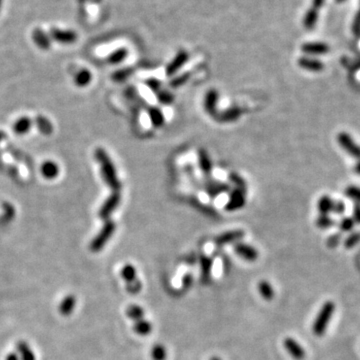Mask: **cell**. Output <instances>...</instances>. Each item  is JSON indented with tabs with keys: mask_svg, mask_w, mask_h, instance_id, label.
<instances>
[{
	"mask_svg": "<svg viewBox=\"0 0 360 360\" xmlns=\"http://www.w3.org/2000/svg\"><path fill=\"white\" fill-rule=\"evenodd\" d=\"M190 76H191V74L189 72H184V73H182V74L174 77L172 80H170V83L169 84L173 88H178V87L184 85L189 80Z\"/></svg>",
	"mask_w": 360,
	"mask_h": 360,
	"instance_id": "cell-41",
	"label": "cell"
},
{
	"mask_svg": "<svg viewBox=\"0 0 360 360\" xmlns=\"http://www.w3.org/2000/svg\"><path fill=\"white\" fill-rule=\"evenodd\" d=\"M354 220L352 219V217H344L340 220L339 222V228L340 230L343 232H348L351 231L353 227H354Z\"/></svg>",
	"mask_w": 360,
	"mask_h": 360,
	"instance_id": "cell-42",
	"label": "cell"
},
{
	"mask_svg": "<svg viewBox=\"0 0 360 360\" xmlns=\"http://www.w3.org/2000/svg\"><path fill=\"white\" fill-rule=\"evenodd\" d=\"M115 223L114 221L108 219L105 221L103 227L101 228V230L99 231L90 243V249L93 252H98L100 251L105 244L107 243V241L109 240V238L113 235L114 231H115Z\"/></svg>",
	"mask_w": 360,
	"mask_h": 360,
	"instance_id": "cell-3",
	"label": "cell"
},
{
	"mask_svg": "<svg viewBox=\"0 0 360 360\" xmlns=\"http://www.w3.org/2000/svg\"><path fill=\"white\" fill-rule=\"evenodd\" d=\"M242 114V111L239 107L237 106H233L228 108L224 111L218 112L216 114V116L214 117L218 122H222V123H229V122H234L236 121Z\"/></svg>",
	"mask_w": 360,
	"mask_h": 360,
	"instance_id": "cell-12",
	"label": "cell"
},
{
	"mask_svg": "<svg viewBox=\"0 0 360 360\" xmlns=\"http://www.w3.org/2000/svg\"><path fill=\"white\" fill-rule=\"evenodd\" d=\"M95 159L98 161L100 164V170L101 175L105 183L113 190V191H119L121 188V183L117 177L116 169L113 164L112 160L106 153V151L102 148H98L95 150L94 153Z\"/></svg>",
	"mask_w": 360,
	"mask_h": 360,
	"instance_id": "cell-1",
	"label": "cell"
},
{
	"mask_svg": "<svg viewBox=\"0 0 360 360\" xmlns=\"http://www.w3.org/2000/svg\"><path fill=\"white\" fill-rule=\"evenodd\" d=\"M148 116H149V119L151 121V124L156 128L161 127L165 122L164 114H163L161 109H159L158 107H155V106L149 107Z\"/></svg>",
	"mask_w": 360,
	"mask_h": 360,
	"instance_id": "cell-20",
	"label": "cell"
},
{
	"mask_svg": "<svg viewBox=\"0 0 360 360\" xmlns=\"http://www.w3.org/2000/svg\"><path fill=\"white\" fill-rule=\"evenodd\" d=\"M344 211H345V204L340 200L334 201L332 212H334L336 214H343Z\"/></svg>",
	"mask_w": 360,
	"mask_h": 360,
	"instance_id": "cell-47",
	"label": "cell"
},
{
	"mask_svg": "<svg viewBox=\"0 0 360 360\" xmlns=\"http://www.w3.org/2000/svg\"><path fill=\"white\" fill-rule=\"evenodd\" d=\"M35 123H36V126L38 128L39 131L44 134V135H49L52 133L53 131V126H52V123L44 116H37L35 118Z\"/></svg>",
	"mask_w": 360,
	"mask_h": 360,
	"instance_id": "cell-27",
	"label": "cell"
},
{
	"mask_svg": "<svg viewBox=\"0 0 360 360\" xmlns=\"http://www.w3.org/2000/svg\"><path fill=\"white\" fill-rule=\"evenodd\" d=\"M121 277L127 282L130 283L134 280H136V269L131 264H126L121 269Z\"/></svg>",
	"mask_w": 360,
	"mask_h": 360,
	"instance_id": "cell-31",
	"label": "cell"
},
{
	"mask_svg": "<svg viewBox=\"0 0 360 360\" xmlns=\"http://www.w3.org/2000/svg\"><path fill=\"white\" fill-rule=\"evenodd\" d=\"M258 290L265 300H271L274 297V290L273 287L270 285L269 282L263 280L259 282L258 284Z\"/></svg>",
	"mask_w": 360,
	"mask_h": 360,
	"instance_id": "cell-28",
	"label": "cell"
},
{
	"mask_svg": "<svg viewBox=\"0 0 360 360\" xmlns=\"http://www.w3.org/2000/svg\"><path fill=\"white\" fill-rule=\"evenodd\" d=\"M354 171L356 174L360 175V159H358V161L356 162V164L354 166Z\"/></svg>",
	"mask_w": 360,
	"mask_h": 360,
	"instance_id": "cell-52",
	"label": "cell"
},
{
	"mask_svg": "<svg viewBox=\"0 0 360 360\" xmlns=\"http://www.w3.org/2000/svg\"><path fill=\"white\" fill-rule=\"evenodd\" d=\"M301 50L309 55H322L329 51V46L324 42H306L302 44Z\"/></svg>",
	"mask_w": 360,
	"mask_h": 360,
	"instance_id": "cell-16",
	"label": "cell"
},
{
	"mask_svg": "<svg viewBox=\"0 0 360 360\" xmlns=\"http://www.w3.org/2000/svg\"><path fill=\"white\" fill-rule=\"evenodd\" d=\"M285 349L287 352L296 360H302L305 357V350L302 346L293 338H286L283 342Z\"/></svg>",
	"mask_w": 360,
	"mask_h": 360,
	"instance_id": "cell-10",
	"label": "cell"
},
{
	"mask_svg": "<svg viewBox=\"0 0 360 360\" xmlns=\"http://www.w3.org/2000/svg\"><path fill=\"white\" fill-rule=\"evenodd\" d=\"M1 7H2V0H0V10H1Z\"/></svg>",
	"mask_w": 360,
	"mask_h": 360,
	"instance_id": "cell-57",
	"label": "cell"
},
{
	"mask_svg": "<svg viewBox=\"0 0 360 360\" xmlns=\"http://www.w3.org/2000/svg\"><path fill=\"white\" fill-rule=\"evenodd\" d=\"M210 360H221L219 357H212Z\"/></svg>",
	"mask_w": 360,
	"mask_h": 360,
	"instance_id": "cell-56",
	"label": "cell"
},
{
	"mask_svg": "<svg viewBox=\"0 0 360 360\" xmlns=\"http://www.w3.org/2000/svg\"><path fill=\"white\" fill-rule=\"evenodd\" d=\"M51 40L61 44H72L77 40L76 32L69 29H60L53 27L49 32Z\"/></svg>",
	"mask_w": 360,
	"mask_h": 360,
	"instance_id": "cell-4",
	"label": "cell"
},
{
	"mask_svg": "<svg viewBox=\"0 0 360 360\" xmlns=\"http://www.w3.org/2000/svg\"><path fill=\"white\" fill-rule=\"evenodd\" d=\"M360 242V232H353L351 233L344 241V246L347 249L353 248L355 245H357Z\"/></svg>",
	"mask_w": 360,
	"mask_h": 360,
	"instance_id": "cell-43",
	"label": "cell"
},
{
	"mask_svg": "<svg viewBox=\"0 0 360 360\" xmlns=\"http://www.w3.org/2000/svg\"><path fill=\"white\" fill-rule=\"evenodd\" d=\"M227 191H229V185L222 182H211L206 187V192L211 198H215Z\"/></svg>",
	"mask_w": 360,
	"mask_h": 360,
	"instance_id": "cell-21",
	"label": "cell"
},
{
	"mask_svg": "<svg viewBox=\"0 0 360 360\" xmlns=\"http://www.w3.org/2000/svg\"><path fill=\"white\" fill-rule=\"evenodd\" d=\"M325 1H326V0H312L310 7H312V8H314V9H316V10L319 11L323 7Z\"/></svg>",
	"mask_w": 360,
	"mask_h": 360,
	"instance_id": "cell-50",
	"label": "cell"
},
{
	"mask_svg": "<svg viewBox=\"0 0 360 360\" xmlns=\"http://www.w3.org/2000/svg\"><path fill=\"white\" fill-rule=\"evenodd\" d=\"M32 39H33V42L40 48L43 50H47L50 48L51 46V38L49 36V34H47L46 32L40 28H35L32 32Z\"/></svg>",
	"mask_w": 360,
	"mask_h": 360,
	"instance_id": "cell-14",
	"label": "cell"
},
{
	"mask_svg": "<svg viewBox=\"0 0 360 360\" xmlns=\"http://www.w3.org/2000/svg\"><path fill=\"white\" fill-rule=\"evenodd\" d=\"M128 55V50L124 47L118 48L115 51H113L109 56L107 57V61L110 64H118L122 62Z\"/></svg>",
	"mask_w": 360,
	"mask_h": 360,
	"instance_id": "cell-30",
	"label": "cell"
},
{
	"mask_svg": "<svg viewBox=\"0 0 360 360\" xmlns=\"http://www.w3.org/2000/svg\"><path fill=\"white\" fill-rule=\"evenodd\" d=\"M133 330L139 335H146L151 332L152 326H151L150 322H148L144 319H140V320L135 321V323L133 325Z\"/></svg>",
	"mask_w": 360,
	"mask_h": 360,
	"instance_id": "cell-29",
	"label": "cell"
},
{
	"mask_svg": "<svg viewBox=\"0 0 360 360\" xmlns=\"http://www.w3.org/2000/svg\"><path fill=\"white\" fill-rule=\"evenodd\" d=\"M41 173L47 179L55 178L59 173V167L53 161H46L41 166Z\"/></svg>",
	"mask_w": 360,
	"mask_h": 360,
	"instance_id": "cell-24",
	"label": "cell"
},
{
	"mask_svg": "<svg viewBox=\"0 0 360 360\" xmlns=\"http://www.w3.org/2000/svg\"><path fill=\"white\" fill-rule=\"evenodd\" d=\"M5 360H20V358H19L18 353H16V352H11V353H9V354H7V355H6Z\"/></svg>",
	"mask_w": 360,
	"mask_h": 360,
	"instance_id": "cell-51",
	"label": "cell"
},
{
	"mask_svg": "<svg viewBox=\"0 0 360 360\" xmlns=\"http://www.w3.org/2000/svg\"><path fill=\"white\" fill-rule=\"evenodd\" d=\"M32 125V121L28 117H21L19 118L13 125L14 132L17 134H25L27 133Z\"/></svg>",
	"mask_w": 360,
	"mask_h": 360,
	"instance_id": "cell-26",
	"label": "cell"
},
{
	"mask_svg": "<svg viewBox=\"0 0 360 360\" xmlns=\"http://www.w3.org/2000/svg\"><path fill=\"white\" fill-rule=\"evenodd\" d=\"M77 1H78L79 3H84V2H86V1H87V0H77Z\"/></svg>",
	"mask_w": 360,
	"mask_h": 360,
	"instance_id": "cell-55",
	"label": "cell"
},
{
	"mask_svg": "<svg viewBox=\"0 0 360 360\" xmlns=\"http://www.w3.org/2000/svg\"><path fill=\"white\" fill-rule=\"evenodd\" d=\"M133 73V69L130 67H126V68H122L119 70H116L113 74H112V79L115 82H124L127 78H129L130 76L132 75Z\"/></svg>",
	"mask_w": 360,
	"mask_h": 360,
	"instance_id": "cell-34",
	"label": "cell"
},
{
	"mask_svg": "<svg viewBox=\"0 0 360 360\" xmlns=\"http://www.w3.org/2000/svg\"><path fill=\"white\" fill-rule=\"evenodd\" d=\"M228 178H229V181H230L232 184L235 185V188L241 189V190H243V191L246 192V183H245L244 179L241 176H239L235 172H231L230 174H229Z\"/></svg>",
	"mask_w": 360,
	"mask_h": 360,
	"instance_id": "cell-40",
	"label": "cell"
},
{
	"mask_svg": "<svg viewBox=\"0 0 360 360\" xmlns=\"http://www.w3.org/2000/svg\"><path fill=\"white\" fill-rule=\"evenodd\" d=\"M318 10L310 7L304 15L303 18V26L307 30H312L315 28L316 23L318 21Z\"/></svg>",
	"mask_w": 360,
	"mask_h": 360,
	"instance_id": "cell-25",
	"label": "cell"
},
{
	"mask_svg": "<svg viewBox=\"0 0 360 360\" xmlns=\"http://www.w3.org/2000/svg\"><path fill=\"white\" fill-rule=\"evenodd\" d=\"M200 268H201V280L203 283H206L210 278L212 268V260L210 257L206 255H202L200 257Z\"/></svg>",
	"mask_w": 360,
	"mask_h": 360,
	"instance_id": "cell-23",
	"label": "cell"
},
{
	"mask_svg": "<svg viewBox=\"0 0 360 360\" xmlns=\"http://www.w3.org/2000/svg\"><path fill=\"white\" fill-rule=\"evenodd\" d=\"M235 253L247 261H254L258 258V251L251 245L245 243H237L234 245Z\"/></svg>",
	"mask_w": 360,
	"mask_h": 360,
	"instance_id": "cell-13",
	"label": "cell"
},
{
	"mask_svg": "<svg viewBox=\"0 0 360 360\" xmlns=\"http://www.w3.org/2000/svg\"><path fill=\"white\" fill-rule=\"evenodd\" d=\"M141 282L138 280V279H136V280H134V281H132V282H130V283H127V287H126V289H127V291L129 292V293H131V294H136V293H138L140 290H141Z\"/></svg>",
	"mask_w": 360,
	"mask_h": 360,
	"instance_id": "cell-45",
	"label": "cell"
},
{
	"mask_svg": "<svg viewBox=\"0 0 360 360\" xmlns=\"http://www.w3.org/2000/svg\"><path fill=\"white\" fill-rule=\"evenodd\" d=\"M121 200V195L119 191H113V193L107 197V199L104 201V203L102 204L99 212V217L102 220H108L110 215L115 211V209L117 208V206L119 205Z\"/></svg>",
	"mask_w": 360,
	"mask_h": 360,
	"instance_id": "cell-5",
	"label": "cell"
},
{
	"mask_svg": "<svg viewBox=\"0 0 360 360\" xmlns=\"http://www.w3.org/2000/svg\"><path fill=\"white\" fill-rule=\"evenodd\" d=\"M4 137H5V134L3 132L0 131V141H1L2 139H4Z\"/></svg>",
	"mask_w": 360,
	"mask_h": 360,
	"instance_id": "cell-53",
	"label": "cell"
},
{
	"mask_svg": "<svg viewBox=\"0 0 360 360\" xmlns=\"http://www.w3.org/2000/svg\"><path fill=\"white\" fill-rule=\"evenodd\" d=\"M334 225V220L328 215H319L316 219V226L321 229L330 228Z\"/></svg>",
	"mask_w": 360,
	"mask_h": 360,
	"instance_id": "cell-38",
	"label": "cell"
},
{
	"mask_svg": "<svg viewBox=\"0 0 360 360\" xmlns=\"http://www.w3.org/2000/svg\"><path fill=\"white\" fill-rule=\"evenodd\" d=\"M337 141L340 147L346 151L350 156L360 159V146L353 140V138L346 132H340L337 135Z\"/></svg>",
	"mask_w": 360,
	"mask_h": 360,
	"instance_id": "cell-6",
	"label": "cell"
},
{
	"mask_svg": "<svg viewBox=\"0 0 360 360\" xmlns=\"http://www.w3.org/2000/svg\"><path fill=\"white\" fill-rule=\"evenodd\" d=\"M16 348L20 360H36L34 352L29 347L27 342L18 341L16 344Z\"/></svg>",
	"mask_w": 360,
	"mask_h": 360,
	"instance_id": "cell-22",
	"label": "cell"
},
{
	"mask_svg": "<svg viewBox=\"0 0 360 360\" xmlns=\"http://www.w3.org/2000/svg\"><path fill=\"white\" fill-rule=\"evenodd\" d=\"M352 219L354 220V222L360 224V204L359 203H355V205H354Z\"/></svg>",
	"mask_w": 360,
	"mask_h": 360,
	"instance_id": "cell-48",
	"label": "cell"
},
{
	"mask_svg": "<svg viewBox=\"0 0 360 360\" xmlns=\"http://www.w3.org/2000/svg\"><path fill=\"white\" fill-rule=\"evenodd\" d=\"M151 357L153 360H165L166 359V350L164 346L161 344L155 345L151 350Z\"/></svg>",
	"mask_w": 360,
	"mask_h": 360,
	"instance_id": "cell-39",
	"label": "cell"
},
{
	"mask_svg": "<svg viewBox=\"0 0 360 360\" xmlns=\"http://www.w3.org/2000/svg\"><path fill=\"white\" fill-rule=\"evenodd\" d=\"M76 306V298L74 295H67L64 297L59 305V312L63 316H68L72 313Z\"/></svg>",
	"mask_w": 360,
	"mask_h": 360,
	"instance_id": "cell-17",
	"label": "cell"
},
{
	"mask_svg": "<svg viewBox=\"0 0 360 360\" xmlns=\"http://www.w3.org/2000/svg\"><path fill=\"white\" fill-rule=\"evenodd\" d=\"M341 238H340V235H332L331 237H329L328 241H327V244H328L330 247H334L336 245L339 244Z\"/></svg>",
	"mask_w": 360,
	"mask_h": 360,
	"instance_id": "cell-49",
	"label": "cell"
},
{
	"mask_svg": "<svg viewBox=\"0 0 360 360\" xmlns=\"http://www.w3.org/2000/svg\"><path fill=\"white\" fill-rule=\"evenodd\" d=\"M244 231L243 230H232V231H227L220 235H218L215 238V243L219 246L230 244L233 242H236L244 237Z\"/></svg>",
	"mask_w": 360,
	"mask_h": 360,
	"instance_id": "cell-11",
	"label": "cell"
},
{
	"mask_svg": "<svg viewBox=\"0 0 360 360\" xmlns=\"http://www.w3.org/2000/svg\"><path fill=\"white\" fill-rule=\"evenodd\" d=\"M218 92L215 89H210L206 92L204 97V108L205 111L212 117H215L217 112V102H218Z\"/></svg>",
	"mask_w": 360,
	"mask_h": 360,
	"instance_id": "cell-9",
	"label": "cell"
},
{
	"mask_svg": "<svg viewBox=\"0 0 360 360\" xmlns=\"http://www.w3.org/2000/svg\"><path fill=\"white\" fill-rule=\"evenodd\" d=\"M126 315L134 321H137L142 319L144 315V310L138 305H130L126 310Z\"/></svg>",
	"mask_w": 360,
	"mask_h": 360,
	"instance_id": "cell-35",
	"label": "cell"
},
{
	"mask_svg": "<svg viewBox=\"0 0 360 360\" xmlns=\"http://www.w3.org/2000/svg\"><path fill=\"white\" fill-rule=\"evenodd\" d=\"M359 3H360V0H359Z\"/></svg>",
	"mask_w": 360,
	"mask_h": 360,
	"instance_id": "cell-58",
	"label": "cell"
},
{
	"mask_svg": "<svg viewBox=\"0 0 360 360\" xmlns=\"http://www.w3.org/2000/svg\"><path fill=\"white\" fill-rule=\"evenodd\" d=\"M2 208H3V214L1 217L2 222H5V223L10 222L14 218V215H15V210H14L13 206L8 202H4L2 204Z\"/></svg>",
	"mask_w": 360,
	"mask_h": 360,
	"instance_id": "cell-37",
	"label": "cell"
},
{
	"mask_svg": "<svg viewBox=\"0 0 360 360\" xmlns=\"http://www.w3.org/2000/svg\"><path fill=\"white\" fill-rule=\"evenodd\" d=\"M351 30H352V33L355 37H360V7H359L358 11L356 12V14L353 18Z\"/></svg>",
	"mask_w": 360,
	"mask_h": 360,
	"instance_id": "cell-44",
	"label": "cell"
},
{
	"mask_svg": "<svg viewBox=\"0 0 360 360\" xmlns=\"http://www.w3.org/2000/svg\"><path fill=\"white\" fill-rule=\"evenodd\" d=\"M298 65L301 68L311 72H320L324 68V64L322 61L316 58L306 56H303L298 59Z\"/></svg>",
	"mask_w": 360,
	"mask_h": 360,
	"instance_id": "cell-15",
	"label": "cell"
},
{
	"mask_svg": "<svg viewBox=\"0 0 360 360\" xmlns=\"http://www.w3.org/2000/svg\"><path fill=\"white\" fill-rule=\"evenodd\" d=\"M334 310H335V304L332 301H326L323 304L312 326V331L316 336H322L325 333L327 326L329 325L330 320L333 316Z\"/></svg>",
	"mask_w": 360,
	"mask_h": 360,
	"instance_id": "cell-2",
	"label": "cell"
},
{
	"mask_svg": "<svg viewBox=\"0 0 360 360\" xmlns=\"http://www.w3.org/2000/svg\"><path fill=\"white\" fill-rule=\"evenodd\" d=\"M333 203L334 201L332 200L331 197H329V196L327 195L321 196L317 202V209L320 215H328L330 212H332Z\"/></svg>",
	"mask_w": 360,
	"mask_h": 360,
	"instance_id": "cell-19",
	"label": "cell"
},
{
	"mask_svg": "<svg viewBox=\"0 0 360 360\" xmlns=\"http://www.w3.org/2000/svg\"><path fill=\"white\" fill-rule=\"evenodd\" d=\"M345 195L351 200H353L355 203L360 204V187L358 186H348L345 189Z\"/></svg>",
	"mask_w": 360,
	"mask_h": 360,
	"instance_id": "cell-36",
	"label": "cell"
},
{
	"mask_svg": "<svg viewBox=\"0 0 360 360\" xmlns=\"http://www.w3.org/2000/svg\"><path fill=\"white\" fill-rule=\"evenodd\" d=\"M335 1H336L337 3H343V2H345V1H346V0H335Z\"/></svg>",
	"mask_w": 360,
	"mask_h": 360,
	"instance_id": "cell-54",
	"label": "cell"
},
{
	"mask_svg": "<svg viewBox=\"0 0 360 360\" xmlns=\"http://www.w3.org/2000/svg\"><path fill=\"white\" fill-rule=\"evenodd\" d=\"M188 58H189V54L185 50L179 51L176 54V56L172 59V61L167 65V67L165 69V74L167 76L174 75L187 62Z\"/></svg>",
	"mask_w": 360,
	"mask_h": 360,
	"instance_id": "cell-8",
	"label": "cell"
},
{
	"mask_svg": "<svg viewBox=\"0 0 360 360\" xmlns=\"http://www.w3.org/2000/svg\"><path fill=\"white\" fill-rule=\"evenodd\" d=\"M156 98L158 102L163 105H170L174 101V95L165 90H159L156 93Z\"/></svg>",
	"mask_w": 360,
	"mask_h": 360,
	"instance_id": "cell-33",
	"label": "cell"
},
{
	"mask_svg": "<svg viewBox=\"0 0 360 360\" xmlns=\"http://www.w3.org/2000/svg\"><path fill=\"white\" fill-rule=\"evenodd\" d=\"M198 164L201 171L205 175H209L212 171V162L208 153L204 149L198 150Z\"/></svg>",
	"mask_w": 360,
	"mask_h": 360,
	"instance_id": "cell-18",
	"label": "cell"
},
{
	"mask_svg": "<svg viewBox=\"0 0 360 360\" xmlns=\"http://www.w3.org/2000/svg\"><path fill=\"white\" fill-rule=\"evenodd\" d=\"M91 78H92L91 72L88 69H82L77 73V75L75 77V83L77 86L83 87L90 83Z\"/></svg>",
	"mask_w": 360,
	"mask_h": 360,
	"instance_id": "cell-32",
	"label": "cell"
},
{
	"mask_svg": "<svg viewBox=\"0 0 360 360\" xmlns=\"http://www.w3.org/2000/svg\"><path fill=\"white\" fill-rule=\"evenodd\" d=\"M145 84L155 93H157L159 90H161V82L156 78H148L145 80Z\"/></svg>",
	"mask_w": 360,
	"mask_h": 360,
	"instance_id": "cell-46",
	"label": "cell"
},
{
	"mask_svg": "<svg viewBox=\"0 0 360 360\" xmlns=\"http://www.w3.org/2000/svg\"><path fill=\"white\" fill-rule=\"evenodd\" d=\"M245 191L234 188L229 195V199L225 205V210L236 211L241 209L245 205Z\"/></svg>",
	"mask_w": 360,
	"mask_h": 360,
	"instance_id": "cell-7",
	"label": "cell"
}]
</instances>
